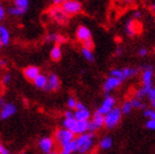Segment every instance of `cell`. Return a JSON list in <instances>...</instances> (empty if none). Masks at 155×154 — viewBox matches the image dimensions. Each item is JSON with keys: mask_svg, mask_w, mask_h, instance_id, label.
Here are the masks:
<instances>
[{"mask_svg": "<svg viewBox=\"0 0 155 154\" xmlns=\"http://www.w3.org/2000/svg\"><path fill=\"white\" fill-rule=\"evenodd\" d=\"M25 12V10H23V9H20V8H18V7H15V6H13V7H11L9 9V13L11 15H15V17H19V15H22Z\"/></svg>", "mask_w": 155, "mask_h": 154, "instance_id": "cell-29", "label": "cell"}, {"mask_svg": "<svg viewBox=\"0 0 155 154\" xmlns=\"http://www.w3.org/2000/svg\"><path fill=\"white\" fill-rule=\"evenodd\" d=\"M114 105H116V99H114L112 96H107V97L104 99V101H102V104L100 105V107L98 108L97 112L102 116H106L109 111H111V110L114 109Z\"/></svg>", "mask_w": 155, "mask_h": 154, "instance_id": "cell-5", "label": "cell"}, {"mask_svg": "<svg viewBox=\"0 0 155 154\" xmlns=\"http://www.w3.org/2000/svg\"><path fill=\"white\" fill-rule=\"evenodd\" d=\"M1 45H2V43H1V40H0V48H1Z\"/></svg>", "mask_w": 155, "mask_h": 154, "instance_id": "cell-53", "label": "cell"}, {"mask_svg": "<svg viewBox=\"0 0 155 154\" xmlns=\"http://www.w3.org/2000/svg\"><path fill=\"white\" fill-rule=\"evenodd\" d=\"M3 105H5V101H3V98L1 97V96H0V108H1V107H2Z\"/></svg>", "mask_w": 155, "mask_h": 154, "instance_id": "cell-47", "label": "cell"}, {"mask_svg": "<svg viewBox=\"0 0 155 154\" xmlns=\"http://www.w3.org/2000/svg\"><path fill=\"white\" fill-rule=\"evenodd\" d=\"M121 53H122V48H118L116 50V55H118V56H119V55H121Z\"/></svg>", "mask_w": 155, "mask_h": 154, "instance_id": "cell-45", "label": "cell"}, {"mask_svg": "<svg viewBox=\"0 0 155 154\" xmlns=\"http://www.w3.org/2000/svg\"><path fill=\"white\" fill-rule=\"evenodd\" d=\"M60 79H58V77L57 75L55 74H50L48 76V85L45 87V90H48V92H53V90H57V89L60 88Z\"/></svg>", "mask_w": 155, "mask_h": 154, "instance_id": "cell-9", "label": "cell"}, {"mask_svg": "<svg viewBox=\"0 0 155 154\" xmlns=\"http://www.w3.org/2000/svg\"><path fill=\"white\" fill-rule=\"evenodd\" d=\"M152 9H153V11H154V13H155V5H153Z\"/></svg>", "mask_w": 155, "mask_h": 154, "instance_id": "cell-51", "label": "cell"}, {"mask_svg": "<svg viewBox=\"0 0 155 154\" xmlns=\"http://www.w3.org/2000/svg\"><path fill=\"white\" fill-rule=\"evenodd\" d=\"M76 104H77V101H76V99L73 98V97H71L68 100H67V106H68L69 109H75Z\"/></svg>", "mask_w": 155, "mask_h": 154, "instance_id": "cell-35", "label": "cell"}, {"mask_svg": "<svg viewBox=\"0 0 155 154\" xmlns=\"http://www.w3.org/2000/svg\"><path fill=\"white\" fill-rule=\"evenodd\" d=\"M88 126H89V120H87V121H77L74 130V134L75 136L76 134L81 136V134L86 133L88 131Z\"/></svg>", "mask_w": 155, "mask_h": 154, "instance_id": "cell-16", "label": "cell"}, {"mask_svg": "<svg viewBox=\"0 0 155 154\" xmlns=\"http://www.w3.org/2000/svg\"><path fill=\"white\" fill-rule=\"evenodd\" d=\"M123 3H131V2H133L134 0H121Z\"/></svg>", "mask_w": 155, "mask_h": 154, "instance_id": "cell-48", "label": "cell"}, {"mask_svg": "<svg viewBox=\"0 0 155 154\" xmlns=\"http://www.w3.org/2000/svg\"><path fill=\"white\" fill-rule=\"evenodd\" d=\"M74 140H75V134L73 133L72 131L67 130L65 128L58 129L55 132V141H56L57 144L60 145L61 148L66 144H68V143L73 142Z\"/></svg>", "mask_w": 155, "mask_h": 154, "instance_id": "cell-2", "label": "cell"}, {"mask_svg": "<svg viewBox=\"0 0 155 154\" xmlns=\"http://www.w3.org/2000/svg\"><path fill=\"white\" fill-rule=\"evenodd\" d=\"M33 84H34V86H35L36 88L45 89V87L48 85V76H45V75H43V74H40L35 79L33 80Z\"/></svg>", "mask_w": 155, "mask_h": 154, "instance_id": "cell-17", "label": "cell"}, {"mask_svg": "<svg viewBox=\"0 0 155 154\" xmlns=\"http://www.w3.org/2000/svg\"><path fill=\"white\" fill-rule=\"evenodd\" d=\"M120 84H121V80L118 79V78H116V77H108L107 79H106V82H104V92H112L114 89H116L117 87L120 86Z\"/></svg>", "mask_w": 155, "mask_h": 154, "instance_id": "cell-10", "label": "cell"}, {"mask_svg": "<svg viewBox=\"0 0 155 154\" xmlns=\"http://www.w3.org/2000/svg\"><path fill=\"white\" fill-rule=\"evenodd\" d=\"M65 118H74V112H73L72 110H67L65 111Z\"/></svg>", "mask_w": 155, "mask_h": 154, "instance_id": "cell-43", "label": "cell"}, {"mask_svg": "<svg viewBox=\"0 0 155 154\" xmlns=\"http://www.w3.org/2000/svg\"><path fill=\"white\" fill-rule=\"evenodd\" d=\"M151 105H152V108L155 110V100H153V101H151Z\"/></svg>", "mask_w": 155, "mask_h": 154, "instance_id": "cell-50", "label": "cell"}, {"mask_svg": "<svg viewBox=\"0 0 155 154\" xmlns=\"http://www.w3.org/2000/svg\"><path fill=\"white\" fill-rule=\"evenodd\" d=\"M145 127L149 129V130H155V120H150L147 119V121L145 123Z\"/></svg>", "mask_w": 155, "mask_h": 154, "instance_id": "cell-37", "label": "cell"}, {"mask_svg": "<svg viewBox=\"0 0 155 154\" xmlns=\"http://www.w3.org/2000/svg\"><path fill=\"white\" fill-rule=\"evenodd\" d=\"M99 146L102 150H109L112 146V139H111L110 136H104V139L100 141V143H99Z\"/></svg>", "mask_w": 155, "mask_h": 154, "instance_id": "cell-23", "label": "cell"}, {"mask_svg": "<svg viewBox=\"0 0 155 154\" xmlns=\"http://www.w3.org/2000/svg\"><path fill=\"white\" fill-rule=\"evenodd\" d=\"M0 40L2 45L9 44L10 42V32L5 25H0Z\"/></svg>", "mask_w": 155, "mask_h": 154, "instance_id": "cell-18", "label": "cell"}, {"mask_svg": "<svg viewBox=\"0 0 155 154\" xmlns=\"http://www.w3.org/2000/svg\"><path fill=\"white\" fill-rule=\"evenodd\" d=\"M76 123H77V120L75 118H65L63 120V127L65 128V129H67V130L72 131L73 133H74Z\"/></svg>", "mask_w": 155, "mask_h": 154, "instance_id": "cell-20", "label": "cell"}, {"mask_svg": "<svg viewBox=\"0 0 155 154\" xmlns=\"http://www.w3.org/2000/svg\"><path fill=\"white\" fill-rule=\"evenodd\" d=\"M110 76L116 77V78L120 79L121 82L124 79V77H123V73H122V69H118V68H117V69H112V71L110 72Z\"/></svg>", "mask_w": 155, "mask_h": 154, "instance_id": "cell-31", "label": "cell"}, {"mask_svg": "<svg viewBox=\"0 0 155 154\" xmlns=\"http://www.w3.org/2000/svg\"><path fill=\"white\" fill-rule=\"evenodd\" d=\"M122 73H123V77L125 78H128V77H132V76H135L137 74V68H131V67H125L122 69Z\"/></svg>", "mask_w": 155, "mask_h": 154, "instance_id": "cell-24", "label": "cell"}, {"mask_svg": "<svg viewBox=\"0 0 155 154\" xmlns=\"http://www.w3.org/2000/svg\"><path fill=\"white\" fill-rule=\"evenodd\" d=\"M5 65H6V61L1 59V61H0V66H5Z\"/></svg>", "mask_w": 155, "mask_h": 154, "instance_id": "cell-49", "label": "cell"}, {"mask_svg": "<svg viewBox=\"0 0 155 154\" xmlns=\"http://www.w3.org/2000/svg\"><path fill=\"white\" fill-rule=\"evenodd\" d=\"M147 97H149L150 101L155 100V87H152V88L149 89V92H147Z\"/></svg>", "mask_w": 155, "mask_h": 154, "instance_id": "cell-36", "label": "cell"}, {"mask_svg": "<svg viewBox=\"0 0 155 154\" xmlns=\"http://www.w3.org/2000/svg\"><path fill=\"white\" fill-rule=\"evenodd\" d=\"M50 56L53 61L57 62L60 61L61 57H62V49H61L60 45H54L51 50V53H50Z\"/></svg>", "mask_w": 155, "mask_h": 154, "instance_id": "cell-21", "label": "cell"}, {"mask_svg": "<svg viewBox=\"0 0 155 154\" xmlns=\"http://www.w3.org/2000/svg\"><path fill=\"white\" fill-rule=\"evenodd\" d=\"M83 109H86L85 105L81 104V102H79V101H77V104H76V107H75V110H83Z\"/></svg>", "mask_w": 155, "mask_h": 154, "instance_id": "cell-40", "label": "cell"}, {"mask_svg": "<svg viewBox=\"0 0 155 154\" xmlns=\"http://www.w3.org/2000/svg\"><path fill=\"white\" fill-rule=\"evenodd\" d=\"M48 41L62 42V41H64V38H62V36H60V35H57V34H50V35L48 36Z\"/></svg>", "mask_w": 155, "mask_h": 154, "instance_id": "cell-34", "label": "cell"}, {"mask_svg": "<svg viewBox=\"0 0 155 154\" xmlns=\"http://www.w3.org/2000/svg\"><path fill=\"white\" fill-rule=\"evenodd\" d=\"M144 116L150 120H155V110L154 109H146L144 110Z\"/></svg>", "mask_w": 155, "mask_h": 154, "instance_id": "cell-33", "label": "cell"}, {"mask_svg": "<svg viewBox=\"0 0 155 154\" xmlns=\"http://www.w3.org/2000/svg\"><path fill=\"white\" fill-rule=\"evenodd\" d=\"M93 146H94V136H91V138H90V139L88 140V141H87V142L85 143L77 152H79L81 154H86L93 149Z\"/></svg>", "mask_w": 155, "mask_h": 154, "instance_id": "cell-22", "label": "cell"}, {"mask_svg": "<svg viewBox=\"0 0 155 154\" xmlns=\"http://www.w3.org/2000/svg\"><path fill=\"white\" fill-rule=\"evenodd\" d=\"M142 82L143 87L145 88H152L153 87V71L151 67H146L142 74Z\"/></svg>", "mask_w": 155, "mask_h": 154, "instance_id": "cell-11", "label": "cell"}, {"mask_svg": "<svg viewBox=\"0 0 155 154\" xmlns=\"http://www.w3.org/2000/svg\"><path fill=\"white\" fill-rule=\"evenodd\" d=\"M0 154H10L9 150H8L1 142H0Z\"/></svg>", "mask_w": 155, "mask_h": 154, "instance_id": "cell-38", "label": "cell"}, {"mask_svg": "<svg viewBox=\"0 0 155 154\" xmlns=\"http://www.w3.org/2000/svg\"><path fill=\"white\" fill-rule=\"evenodd\" d=\"M5 15H6V11H5V8H3V7L1 6V5H0V21L3 20Z\"/></svg>", "mask_w": 155, "mask_h": 154, "instance_id": "cell-41", "label": "cell"}, {"mask_svg": "<svg viewBox=\"0 0 155 154\" xmlns=\"http://www.w3.org/2000/svg\"><path fill=\"white\" fill-rule=\"evenodd\" d=\"M102 126H104V116L100 115V113H98V112H96L95 115L93 116L91 121H89L88 132L94 133L97 129H100Z\"/></svg>", "mask_w": 155, "mask_h": 154, "instance_id": "cell-6", "label": "cell"}, {"mask_svg": "<svg viewBox=\"0 0 155 154\" xmlns=\"http://www.w3.org/2000/svg\"></svg>", "mask_w": 155, "mask_h": 154, "instance_id": "cell-54", "label": "cell"}, {"mask_svg": "<svg viewBox=\"0 0 155 154\" xmlns=\"http://www.w3.org/2000/svg\"><path fill=\"white\" fill-rule=\"evenodd\" d=\"M81 52H83V55L84 57L88 61V62H94V59H95V56H94V53H93V51H90V50H87V49H84L81 50Z\"/></svg>", "mask_w": 155, "mask_h": 154, "instance_id": "cell-28", "label": "cell"}, {"mask_svg": "<svg viewBox=\"0 0 155 154\" xmlns=\"http://www.w3.org/2000/svg\"><path fill=\"white\" fill-rule=\"evenodd\" d=\"M23 75L28 80L33 82L40 75V69L36 66H28L23 69Z\"/></svg>", "mask_w": 155, "mask_h": 154, "instance_id": "cell-12", "label": "cell"}, {"mask_svg": "<svg viewBox=\"0 0 155 154\" xmlns=\"http://www.w3.org/2000/svg\"><path fill=\"white\" fill-rule=\"evenodd\" d=\"M74 152H77V146H76V142H75V140L73 142L68 143V144L64 145L62 146L61 149V152L58 154H72Z\"/></svg>", "mask_w": 155, "mask_h": 154, "instance_id": "cell-19", "label": "cell"}, {"mask_svg": "<svg viewBox=\"0 0 155 154\" xmlns=\"http://www.w3.org/2000/svg\"><path fill=\"white\" fill-rule=\"evenodd\" d=\"M48 15H51V18L54 21H56L57 23H66L67 20H68V15H66L65 11L62 9L61 6H55L53 7L50 11H48Z\"/></svg>", "mask_w": 155, "mask_h": 154, "instance_id": "cell-4", "label": "cell"}, {"mask_svg": "<svg viewBox=\"0 0 155 154\" xmlns=\"http://www.w3.org/2000/svg\"><path fill=\"white\" fill-rule=\"evenodd\" d=\"M62 9L65 11V13L67 15H78L81 11V3L77 0H67L66 2H64L62 5Z\"/></svg>", "mask_w": 155, "mask_h": 154, "instance_id": "cell-3", "label": "cell"}, {"mask_svg": "<svg viewBox=\"0 0 155 154\" xmlns=\"http://www.w3.org/2000/svg\"><path fill=\"white\" fill-rule=\"evenodd\" d=\"M130 102H131L132 107L135 108V109H143L144 107H145L143 104V101L141 100V99H137V98H133V99H131Z\"/></svg>", "mask_w": 155, "mask_h": 154, "instance_id": "cell-27", "label": "cell"}, {"mask_svg": "<svg viewBox=\"0 0 155 154\" xmlns=\"http://www.w3.org/2000/svg\"><path fill=\"white\" fill-rule=\"evenodd\" d=\"M29 3L30 1L29 0H15V6L20 8V9H23L27 11L28 8H29Z\"/></svg>", "mask_w": 155, "mask_h": 154, "instance_id": "cell-25", "label": "cell"}, {"mask_svg": "<svg viewBox=\"0 0 155 154\" xmlns=\"http://www.w3.org/2000/svg\"><path fill=\"white\" fill-rule=\"evenodd\" d=\"M15 112H17V108H15V105L11 104V102L5 104L0 108V119H2V120L9 119L10 117H12Z\"/></svg>", "mask_w": 155, "mask_h": 154, "instance_id": "cell-8", "label": "cell"}, {"mask_svg": "<svg viewBox=\"0 0 155 154\" xmlns=\"http://www.w3.org/2000/svg\"><path fill=\"white\" fill-rule=\"evenodd\" d=\"M120 109H121V112H122L123 115H129V113H131L133 107H132V105H131L130 101H125Z\"/></svg>", "mask_w": 155, "mask_h": 154, "instance_id": "cell-26", "label": "cell"}, {"mask_svg": "<svg viewBox=\"0 0 155 154\" xmlns=\"http://www.w3.org/2000/svg\"><path fill=\"white\" fill-rule=\"evenodd\" d=\"M54 146H55V142H54V140L52 138H50V136H44V138H42L39 141L40 150L45 154L53 152Z\"/></svg>", "mask_w": 155, "mask_h": 154, "instance_id": "cell-7", "label": "cell"}, {"mask_svg": "<svg viewBox=\"0 0 155 154\" xmlns=\"http://www.w3.org/2000/svg\"><path fill=\"white\" fill-rule=\"evenodd\" d=\"M81 44H83L84 49H87V50H90V51H93L94 48H95V44H94L93 38H90V40H86V41L81 42Z\"/></svg>", "mask_w": 155, "mask_h": 154, "instance_id": "cell-32", "label": "cell"}, {"mask_svg": "<svg viewBox=\"0 0 155 154\" xmlns=\"http://www.w3.org/2000/svg\"><path fill=\"white\" fill-rule=\"evenodd\" d=\"M140 30H141L140 24L137 23L135 20H129L128 21L127 27H125V31H127V33H128V35H130V36L135 35Z\"/></svg>", "mask_w": 155, "mask_h": 154, "instance_id": "cell-14", "label": "cell"}, {"mask_svg": "<svg viewBox=\"0 0 155 154\" xmlns=\"http://www.w3.org/2000/svg\"><path fill=\"white\" fill-rule=\"evenodd\" d=\"M67 0H53V3L55 6H62L63 3L66 2Z\"/></svg>", "mask_w": 155, "mask_h": 154, "instance_id": "cell-44", "label": "cell"}, {"mask_svg": "<svg viewBox=\"0 0 155 154\" xmlns=\"http://www.w3.org/2000/svg\"><path fill=\"white\" fill-rule=\"evenodd\" d=\"M48 154H58V153H56V152H51V153H48Z\"/></svg>", "mask_w": 155, "mask_h": 154, "instance_id": "cell-52", "label": "cell"}, {"mask_svg": "<svg viewBox=\"0 0 155 154\" xmlns=\"http://www.w3.org/2000/svg\"><path fill=\"white\" fill-rule=\"evenodd\" d=\"M74 118L77 121H87L90 118V111L88 109L83 110H75L74 111Z\"/></svg>", "mask_w": 155, "mask_h": 154, "instance_id": "cell-15", "label": "cell"}, {"mask_svg": "<svg viewBox=\"0 0 155 154\" xmlns=\"http://www.w3.org/2000/svg\"><path fill=\"white\" fill-rule=\"evenodd\" d=\"M134 18H137V19H139V18H141V12H139V11H135L134 12Z\"/></svg>", "mask_w": 155, "mask_h": 154, "instance_id": "cell-46", "label": "cell"}, {"mask_svg": "<svg viewBox=\"0 0 155 154\" xmlns=\"http://www.w3.org/2000/svg\"><path fill=\"white\" fill-rule=\"evenodd\" d=\"M147 53H149V52H147L146 49H140V50H139V55H140V56H146Z\"/></svg>", "mask_w": 155, "mask_h": 154, "instance_id": "cell-42", "label": "cell"}, {"mask_svg": "<svg viewBox=\"0 0 155 154\" xmlns=\"http://www.w3.org/2000/svg\"><path fill=\"white\" fill-rule=\"evenodd\" d=\"M76 38L81 42L86 41V40H90V38H91V32H90V30L87 27L81 25V27L78 28L77 31H76Z\"/></svg>", "mask_w": 155, "mask_h": 154, "instance_id": "cell-13", "label": "cell"}, {"mask_svg": "<svg viewBox=\"0 0 155 154\" xmlns=\"http://www.w3.org/2000/svg\"><path fill=\"white\" fill-rule=\"evenodd\" d=\"M121 116H122L121 109L114 107V109L104 116V127L108 129H114L121 120Z\"/></svg>", "mask_w": 155, "mask_h": 154, "instance_id": "cell-1", "label": "cell"}, {"mask_svg": "<svg viewBox=\"0 0 155 154\" xmlns=\"http://www.w3.org/2000/svg\"><path fill=\"white\" fill-rule=\"evenodd\" d=\"M147 92H149V88H145V87H142L141 89H139L137 92H135V98L137 99H143L144 97L147 96Z\"/></svg>", "mask_w": 155, "mask_h": 154, "instance_id": "cell-30", "label": "cell"}, {"mask_svg": "<svg viewBox=\"0 0 155 154\" xmlns=\"http://www.w3.org/2000/svg\"><path fill=\"white\" fill-rule=\"evenodd\" d=\"M10 80H11V76H10L9 74H6L5 76H3L2 83L5 84V85H7L8 83H10Z\"/></svg>", "mask_w": 155, "mask_h": 154, "instance_id": "cell-39", "label": "cell"}]
</instances>
